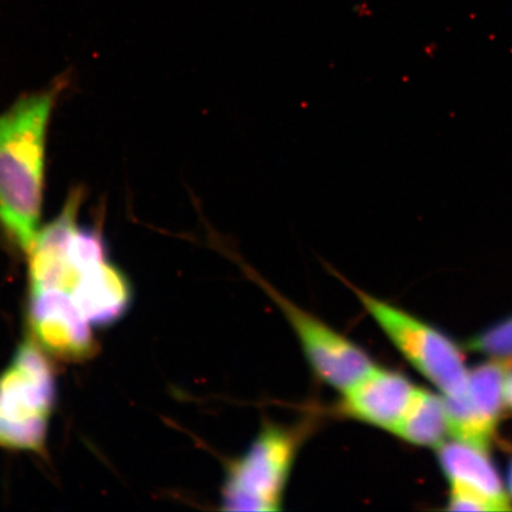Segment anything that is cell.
<instances>
[{"instance_id": "8992f818", "label": "cell", "mask_w": 512, "mask_h": 512, "mask_svg": "<svg viewBox=\"0 0 512 512\" xmlns=\"http://www.w3.org/2000/svg\"><path fill=\"white\" fill-rule=\"evenodd\" d=\"M512 367L491 361L467 374L463 399L444 398L448 432L456 440L488 451L505 407V386Z\"/></svg>"}, {"instance_id": "3957f363", "label": "cell", "mask_w": 512, "mask_h": 512, "mask_svg": "<svg viewBox=\"0 0 512 512\" xmlns=\"http://www.w3.org/2000/svg\"><path fill=\"white\" fill-rule=\"evenodd\" d=\"M55 402L53 369L34 343L23 342L0 374V446L42 451Z\"/></svg>"}, {"instance_id": "277c9868", "label": "cell", "mask_w": 512, "mask_h": 512, "mask_svg": "<svg viewBox=\"0 0 512 512\" xmlns=\"http://www.w3.org/2000/svg\"><path fill=\"white\" fill-rule=\"evenodd\" d=\"M354 291L384 335L416 370L439 388L445 398H464L469 371L462 350L452 339L399 307L357 288Z\"/></svg>"}, {"instance_id": "30bf717a", "label": "cell", "mask_w": 512, "mask_h": 512, "mask_svg": "<svg viewBox=\"0 0 512 512\" xmlns=\"http://www.w3.org/2000/svg\"><path fill=\"white\" fill-rule=\"evenodd\" d=\"M438 462L450 483L465 486L495 505L497 511H510L511 501L488 451L463 441L438 446Z\"/></svg>"}, {"instance_id": "52a82bcc", "label": "cell", "mask_w": 512, "mask_h": 512, "mask_svg": "<svg viewBox=\"0 0 512 512\" xmlns=\"http://www.w3.org/2000/svg\"><path fill=\"white\" fill-rule=\"evenodd\" d=\"M32 331L49 354L67 361L83 360L94 350L89 324L68 293L32 292L29 305Z\"/></svg>"}, {"instance_id": "6da1fadb", "label": "cell", "mask_w": 512, "mask_h": 512, "mask_svg": "<svg viewBox=\"0 0 512 512\" xmlns=\"http://www.w3.org/2000/svg\"><path fill=\"white\" fill-rule=\"evenodd\" d=\"M63 86L57 80L0 114V228L27 252L40 232L48 127Z\"/></svg>"}, {"instance_id": "8fae6325", "label": "cell", "mask_w": 512, "mask_h": 512, "mask_svg": "<svg viewBox=\"0 0 512 512\" xmlns=\"http://www.w3.org/2000/svg\"><path fill=\"white\" fill-rule=\"evenodd\" d=\"M415 446L438 447L448 432L445 400L425 389L415 388L411 402L394 432Z\"/></svg>"}, {"instance_id": "4fadbf2b", "label": "cell", "mask_w": 512, "mask_h": 512, "mask_svg": "<svg viewBox=\"0 0 512 512\" xmlns=\"http://www.w3.org/2000/svg\"><path fill=\"white\" fill-rule=\"evenodd\" d=\"M447 510L451 511H497L494 504L477 492L463 485L451 483V494Z\"/></svg>"}, {"instance_id": "7a4b0ae2", "label": "cell", "mask_w": 512, "mask_h": 512, "mask_svg": "<svg viewBox=\"0 0 512 512\" xmlns=\"http://www.w3.org/2000/svg\"><path fill=\"white\" fill-rule=\"evenodd\" d=\"M313 428V418L291 425L267 422L262 426L247 450L226 465L221 509L239 512L281 510L294 463Z\"/></svg>"}, {"instance_id": "ba28073f", "label": "cell", "mask_w": 512, "mask_h": 512, "mask_svg": "<svg viewBox=\"0 0 512 512\" xmlns=\"http://www.w3.org/2000/svg\"><path fill=\"white\" fill-rule=\"evenodd\" d=\"M415 387L395 370L375 367L341 394L335 413L393 434L412 400Z\"/></svg>"}, {"instance_id": "5bb4252c", "label": "cell", "mask_w": 512, "mask_h": 512, "mask_svg": "<svg viewBox=\"0 0 512 512\" xmlns=\"http://www.w3.org/2000/svg\"><path fill=\"white\" fill-rule=\"evenodd\" d=\"M505 407L512 412V374L508 376L507 386H505Z\"/></svg>"}, {"instance_id": "7c38bea8", "label": "cell", "mask_w": 512, "mask_h": 512, "mask_svg": "<svg viewBox=\"0 0 512 512\" xmlns=\"http://www.w3.org/2000/svg\"><path fill=\"white\" fill-rule=\"evenodd\" d=\"M467 349L512 367V316L473 336Z\"/></svg>"}, {"instance_id": "9c48e42d", "label": "cell", "mask_w": 512, "mask_h": 512, "mask_svg": "<svg viewBox=\"0 0 512 512\" xmlns=\"http://www.w3.org/2000/svg\"><path fill=\"white\" fill-rule=\"evenodd\" d=\"M70 297L89 324L108 326L130 310L133 290L124 272L107 259L82 273Z\"/></svg>"}, {"instance_id": "9a60e30c", "label": "cell", "mask_w": 512, "mask_h": 512, "mask_svg": "<svg viewBox=\"0 0 512 512\" xmlns=\"http://www.w3.org/2000/svg\"><path fill=\"white\" fill-rule=\"evenodd\" d=\"M508 484H509L510 494L512 496V462H511L510 467H509Z\"/></svg>"}, {"instance_id": "5b68a950", "label": "cell", "mask_w": 512, "mask_h": 512, "mask_svg": "<svg viewBox=\"0 0 512 512\" xmlns=\"http://www.w3.org/2000/svg\"><path fill=\"white\" fill-rule=\"evenodd\" d=\"M246 273L285 316L317 380L342 393L376 367L368 352L360 345L313 313L291 302L248 268Z\"/></svg>"}]
</instances>
